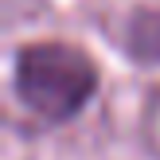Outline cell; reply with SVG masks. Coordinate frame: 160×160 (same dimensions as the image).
I'll return each instance as SVG.
<instances>
[{"mask_svg": "<svg viewBox=\"0 0 160 160\" xmlns=\"http://www.w3.org/2000/svg\"><path fill=\"white\" fill-rule=\"evenodd\" d=\"M125 47L129 55H137L141 62H160V4L152 8H137L125 23Z\"/></svg>", "mask_w": 160, "mask_h": 160, "instance_id": "7a4b0ae2", "label": "cell"}, {"mask_svg": "<svg viewBox=\"0 0 160 160\" xmlns=\"http://www.w3.org/2000/svg\"><path fill=\"white\" fill-rule=\"evenodd\" d=\"M98 62L67 39L23 43L12 59V90L28 113L47 125L74 121L98 94Z\"/></svg>", "mask_w": 160, "mask_h": 160, "instance_id": "6da1fadb", "label": "cell"}]
</instances>
